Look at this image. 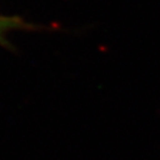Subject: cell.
Masks as SVG:
<instances>
[{"instance_id": "6da1fadb", "label": "cell", "mask_w": 160, "mask_h": 160, "mask_svg": "<svg viewBox=\"0 0 160 160\" xmlns=\"http://www.w3.org/2000/svg\"><path fill=\"white\" fill-rule=\"evenodd\" d=\"M35 26L29 25L19 17H6L0 16V40L9 31L20 29H35Z\"/></svg>"}]
</instances>
